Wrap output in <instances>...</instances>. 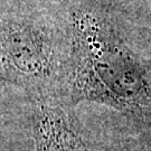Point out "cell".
<instances>
[{
  "instance_id": "obj_4",
  "label": "cell",
  "mask_w": 151,
  "mask_h": 151,
  "mask_svg": "<svg viewBox=\"0 0 151 151\" xmlns=\"http://www.w3.org/2000/svg\"><path fill=\"white\" fill-rule=\"evenodd\" d=\"M125 151H140L139 147H132V148H127Z\"/></svg>"
},
{
  "instance_id": "obj_1",
  "label": "cell",
  "mask_w": 151,
  "mask_h": 151,
  "mask_svg": "<svg viewBox=\"0 0 151 151\" xmlns=\"http://www.w3.org/2000/svg\"><path fill=\"white\" fill-rule=\"evenodd\" d=\"M48 34L25 0H0V106L14 96L30 109L60 103Z\"/></svg>"
},
{
  "instance_id": "obj_2",
  "label": "cell",
  "mask_w": 151,
  "mask_h": 151,
  "mask_svg": "<svg viewBox=\"0 0 151 151\" xmlns=\"http://www.w3.org/2000/svg\"><path fill=\"white\" fill-rule=\"evenodd\" d=\"M67 105L42 103L29 109V122L35 151H125L91 140L78 125Z\"/></svg>"
},
{
  "instance_id": "obj_5",
  "label": "cell",
  "mask_w": 151,
  "mask_h": 151,
  "mask_svg": "<svg viewBox=\"0 0 151 151\" xmlns=\"http://www.w3.org/2000/svg\"><path fill=\"white\" fill-rule=\"evenodd\" d=\"M0 151H1V150H0Z\"/></svg>"
},
{
  "instance_id": "obj_3",
  "label": "cell",
  "mask_w": 151,
  "mask_h": 151,
  "mask_svg": "<svg viewBox=\"0 0 151 151\" xmlns=\"http://www.w3.org/2000/svg\"><path fill=\"white\" fill-rule=\"evenodd\" d=\"M140 151H151V139H146L139 146Z\"/></svg>"
}]
</instances>
